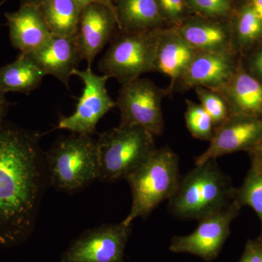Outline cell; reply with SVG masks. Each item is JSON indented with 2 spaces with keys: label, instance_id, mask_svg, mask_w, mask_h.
<instances>
[{
  "label": "cell",
  "instance_id": "cell-1",
  "mask_svg": "<svg viewBox=\"0 0 262 262\" xmlns=\"http://www.w3.org/2000/svg\"><path fill=\"white\" fill-rule=\"evenodd\" d=\"M48 181L37 134L2 122L0 246H14L29 237Z\"/></svg>",
  "mask_w": 262,
  "mask_h": 262
},
{
  "label": "cell",
  "instance_id": "cell-2",
  "mask_svg": "<svg viewBox=\"0 0 262 262\" xmlns=\"http://www.w3.org/2000/svg\"><path fill=\"white\" fill-rule=\"evenodd\" d=\"M235 189L216 159H211L181 177L168 210L179 220L200 221L232 204Z\"/></svg>",
  "mask_w": 262,
  "mask_h": 262
},
{
  "label": "cell",
  "instance_id": "cell-3",
  "mask_svg": "<svg viewBox=\"0 0 262 262\" xmlns=\"http://www.w3.org/2000/svg\"><path fill=\"white\" fill-rule=\"evenodd\" d=\"M153 136L134 125H119L100 134L96 140L98 180L127 179L156 151Z\"/></svg>",
  "mask_w": 262,
  "mask_h": 262
},
{
  "label": "cell",
  "instance_id": "cell-4",
  "mask_svg": "<svg viewBox=\"0 0 262 262\" xmlns=\"http://www.w3.org/2000/svg\"><path fill=\"white\" fill-rule=\"evenodd\" d=\"M180 178L178 155L168 146L157 149L126 179L132 192V206L122 222L131 225L138 217L145 219L162 202L171 198Z\"/></svg>",
  "mask_w": 262,
  "mask_h": 262
},
{
  "label": "cell",
  "instance_id": "cell-5",
  "mask_svg": "<svg viewBox=\"0 0 262 262\" xmlns=\"http://www.w3.org/2000/svg\"><path fill=\"white\" fill-rule=\"evenodd\" d=\"M48 181L57 190L73 192L98 179L97 143L92 136L72 134L46 155Z\"/></svg>",
  "mask_w": 262,
  "mask_h": 262
},
{
  "label": "cell",
  "instance_id": "cell-6",
  "mask_svg": "<svg viewBox=\"0 0 262 262\" xmlns=\"http://www.w3.org/2000/svg\"><path fill=\"white\" fill-rule=\"evenodd\" d=\"M162 28L144 32L119 31L98 63L103 75L115 78L120 83L139 78L155 72L157 52Z\"/></svg>",
  "mask_w": 262,
  "mask_h": 262
},
{
  "label": "cell",
  "instance_id": "cell-7",
  "mask_svg": "<svg viewBox=\"0 0 262 262\" xmlns=\"http://www.w3.org/2000/svg\"><path fill=\"white\" fill-rule=\"evenodd\" d=\"M167 96L168 90L149 79L139 77L122 84L115 101L120 113L119 125L139 126L151 135H162L165 127L162 103Z\"/></svg>",
  "mask_w": 262,
  "mask_h": 262
},
{
  "label": "cell",
  "instance_id": "cell-8",
  "mask_svg": "<svg viewBox=\"0 0 262 262\" xmlns=\"http://www.w3.org/2000/svg\"><path fill=\"white\" fill-rule=\"evenodd\" d=\"M73 75L80 77L83 82V91L74 113L61 117L58 127L72 134L92 136L99 120L116 106L106 89L110 77L97 75L89 67L83 71L75 70Z\"/></svg>",
  "mask_w": 262,
  "mask_h": 262
},
{
  "label": "cell",
  "instance_id": "cell-9",
  "mask_svg": "<svg viewBox=\"0 0 262 262\" xmlns=\"http://www.w3.org/2000/svg\"><path fill=\"white\" fill-rule=\"evenodd\" d=\"M241 208L234 201L225 209L198 221L199 225L192 234L173 237L169 250L212 261L220 254L230 234L231 223L239 215Z\"/></svg>",
  "mask_w": 262,
  "mask_h": 262
},
{
  "label": "cell",
  "instance_id": "cell-10",
  "mask_svg": "<svg viewBox=\"0 0 262 262\" xmlns=\"http://www.w3.org/2000/svg\"><path fill=\"white\" fill-rule=\"evenodd\" d=\"M131 225H103L82 234L62 256L61 262H124Z\"/></svg>",
  "mask_w": 262,
  "mask_h": 262
},
{
  "label": "cell",
  "instance_id": "cell-11",
  "mask_svg": "<svg viewBox=\"0 0 262 262\" xmlns=\"http://www.w3.org/2000/svg\"><path fill=\"white\" fill-rule=\"evenodd\" d=\"M241 56L235 52H198L174 91L185 92L198 87L218 91L225 85L238 67Z\"/></svg>",
  "mask_w": 262,
  "mask_h": 262
},
{
  "label": "cell",
  "instance_id": "cell-12",
  "mask_svg": "<svg viewBox=\"0 0 262 262\" xmlns=\"http://www.w3.org/2000/svg\"><path fill=\"white\" fill-rule=\"evenodd\" d=\"M262 139V117L232 115L215 127L208 149L195 158V165L225 155L249 151Z\"/></svg>",
  "mask_w": 262,
  "mask_h": 262
},
{
  "label": "cell",
  "instance_id": "cell-13",
  "mask_svg": "<svg viewBox=\"0 0 262 262\" xmlns=\"http://www.w3.org/2000/svg\"><path fill=\"white\" fill-rule=\"evenodd\" d=\"M119 31L116 15L102 4H91L81 10L76 41L82 60L91 67L95 58Z\"/></svg>",
  "mask_w": 262,
  "mask_h": 262
},
{
  "label": "cell",
  "instance_id": "cell-14",
  "mask_svg": "<svg viewBox=\"0 0 262 262\" xmlns=\"http://www.w3.org/2000/svg\"><path fill=\"white\" fill-rule=\"evenodd\" d=\"M24 55V54H23ZM42 70L68 88L73 72L78 70L82 61L76 37H61L53 35L42 47L25 55Z\"/></svg>",
  "mask_w": 262,
  "mask_h": 262
},
{
  "label": "cell",
  "instance_id": "cell-15",
  "mask_svg": "<svg viewBox=\"0 0 262 262\" xmlns=\"http://www.w3.org/2000/svg\"><path fill=\"white\" fill-rule=\"evenodd\" d=\"M5 17L10 41L20 54L39 49L53 36L37 5H20L16 12L5 13Z\"/></svg>",
  "mask_w": 262,
  "mask_h": 262
},
{
  "label": "cell",
  "instance_id": "cell-16",
  "mask_svg": "<svg viewBox=\"0 0 262 262\" xmlns=\"http://www.w3.org/2000/svg\"><path fill=\"white\" fill-rule=\"evenodd\" d=\"M177 29L196 52L234 51L229 19L191 15Z\"/></svg>",
  "mask_w": 262,
  "mask_h": 262
},
{
  "label": "cell",
  "instance_id": "cell-17",
  "mask_svg": "<svg viewBox=\"0 0 262 262\" xmlns=\"http://www.w3.org/2000/svg\"><path fill=\"white\" fill-rule=\"evenodd\" d=\"M179 34L177 27H165L160 33L155 72L170 78L169 95L173 94L177 81L190 64L196 53Z\"/></svg>",
  "mask_w": 262,
  "mask_h": 262
},
{
  "label": "cell",
  "instance_id": "cell-18",
  "mask_svg": "<svg viewBox=\"0 0 262 262\" xmlns=\"http://www.w3.org/2000/svg\"><path fill=\"white\" fill-rule=\"evenodd\" d=\"M228 104L231 115L262 117V83L239 61L230 80L216 91Z\"/></svg>",
  "mask_w": 262,
  "mask_h": 262
},
{
  "label": "cell",
  "instance_id": "cell-19",
  "mask_svg": "<svg viewBox=\"0 0 262 262\" xmlns=\"http://www.w3.org/2000/svg\"><path fill=\"white\" fill-rule=\"evenodd\" d=\"M119 31L144 32L168 27L158 0H115Z\"/></svg>",
  "mask_w": 262,
  "mask_h": 262
},
{
  "label": "cell",
  "instance_id": "cell-20",
  "mask_svg": "<svg viewBox=\"0 0 262 262\" xmlns=\"http://www.w3.org/2000/svg\"><path fill=\"white\" fill-rule=\"evenodd\" d=\"M229 23L232 48L239 56H244L262 42V18L248 0H237Z\"/></svg>",
  "mask_w": 262,
  "mask_h": 262
},
{
  "label": "cell",
  "instance_id": "cell-21",
  "mask_svg": "<svg viewBox=\"0 0 262 262\" xmlns=\"http://www.w3.org/2000/svg\"><path fill=\"white\" fill-rule=\"evenodd\" d=\"M45 76L28 57L20 53L15 61L0 67V88L5 94H29L39 87Z\"/></svg>",
  "mask_w": 262,
  "mask_h": 262
},
{
  "label": "cell",
  "instance_id": "cell-22",
  "mask_svg": "<svg viewBox=\"0 0 262 262\" xmlns=\"http://www.w3.org/2000/svg\"><path fill=\"white\" fill-rule=\"evenodd\" d=\"M39 8L53 35L76 37L81 8L74 0H45Z\"/></svg>",
  "mask_w": 262,
  "mask_h": 262
},
{
  "label": "cell",
  "instance_id": "cell-23",
  "mask_svg": "<svg viewBox=\"0 0 262 262\" xmlns=\"http://www.w3.org/2000/svg\"><path fill=\"white\" fill-rule=\"evenodd\" d=\"M234 201L239 206L252 208L259 218L262 237V172L250 168L241 187L236 188Z\"/></svg>",
  "mask_w": 262,
  "mask_h": 262
},
{
  "label": "cell",
  "instance_id": "cell-24",
  "mask_svg": "<svg viewBox=\"0 0 262 262\" xmlns=\"http://www.w3.org/2000/svg\"><path fill=\"white\" fill-rule=\"evenodd\" d=\"M185 120L188 130L196 139L211 141L214 134L213 120L201 103L186 100Z\"/></svg>",
  "mask_w": 262,
  "mask_h": 262
},
{
  "label": "cell",
  "instance_id": "cell-25",
  "mask_svg": "<svg viewBox=\"0 0 262 262\" xmlns=\"http://www.w3.org/2000/svg\"><path fill=\"white\" fill-rule=\"evenodd\" d=\"M237 0H186L191 15L213 19H229Z\"/></svg>",
  "mask_w": 262,
  "mask_h": 262
},
{
  "label": "cell",
  "instance_id": "cell-26",
  "mask_svg": "<svg viewBox=\"0 0 262 262\" xmlns=\"http://www.w3.org/2000/svg\"><path fill=\"white\" fill-rule=\"evenodd\" d=\"M194 91L200 103L213 120L215 128L223 124L232 115L227 101L216 91L203 87L196 88Z\"/></svg>",
  "mask_w": 262,
  "mask_h": 262
},
{
  "label": "cell",
  "instance_id": "cell-27",
  "mask_svg": "<svg viewBox=\"0 0 262 262\" xmlns=\"http://www.w3.org/2000/svg\"><path fill=\"white\" fill-rule=\"evenodd\" d=\"M158 2L168 27H178L191 15L186 0H158Z\"/></svg>",
  "mask_w": 262,
  "mask_h": 262
},
{
  "label": "cell",
  "instance_id": "cell-28",
  "mask_svg": "<svg viewBox=\"0 0 262 262\" xmlns=\"http://www.w3.org/2000/svg\"><path fill=\"white\" fill-rule=\"evenodd\" d=\"M241 58L248 73L262 83V42Z\"/></svg>",
  "mask_w": 262,
  "mask_h": 262
},
{
  "label": "cell",
  "instance_id": "cell-29",
  "mask_svg": "<svg viewBox=\"0 0 262 262\" xmlns=\"http://www.w3.org/2000/svg\"><path fill=\"white\" fill-rule=\"evenodd\" d=\"M239 262H262V237L248 239Z\"/></svg>",
  "mask_w": 262,
  "mask_h": 262
},
{
  "label": "cell",
  "instance_id": "cell-30",
  "mask_svg": "<svg viewBox=\"0 0 262 262\" xmlns=\"http://www.w3.org/2000/svg\"><path fill=\"white\" fill-rule=\"evenodd\" d=\"M251 159V168L262 172V139L248 151Z\"/></svg>",
  "mask_w": 262,
  "mask_h": 262
},
{
  "label": "cell",
  "instance_id": "cell-31",
  "mask_svg": "<svg viewBox=\"0 0 262 262\" xmlns=\"http://www.w3.org/2000/svg\"><path fill=\"white\" fill-rule=\"evenodd\" d=\"M81 10L91 4H102L110 8L115 14V0H74Z\"/></svg>",
  "mask_w": 262,
  "mask_h": 262
},
{
  "label": "cell",
  "instance_id": "cell-32",
  "mask_svg": "<svg viewBox=\"0 0 262 262\" xmlns=\"http://www.w3.org/2000/svg\"><path fill=\"white\" fill-rule=\"evenodd\" d=\"M5 94H6L0 88V124L4 122L5 115H7L10 106V103L6 99Z\"/></svg>",
  "mask_w": 262,
  "mask_h": 262
},
{
  "label": "cell",
  "instance_id": "cell-33",
  "mask_svg": "<svg viewBox=\"0 0 262 262\" xmlns=\"http://www.w3.org/2000/svg\"><path fill=\"white\" fill-rule=\"evenodd\" d=\"M248 2L258 16L262 18V0H248Z\"/></svg>",
  "mask_w": 262,
  "mask_h": 262
},
{
  "label": "cell",
  "instance_id": "cell-34",
  "mask_svg": "<svg viewBox=\"0 0 262 262\" xmlns=\"http://www.w3.org/2000/svg\"><path fill=\"white\" fill-rule=\"evenodd\" d=\"M45 0H21L20 5H34L39 6Z\"/></svg>",
  "mask_w": 262,
  "mask_h": 262
}]
</instances>
